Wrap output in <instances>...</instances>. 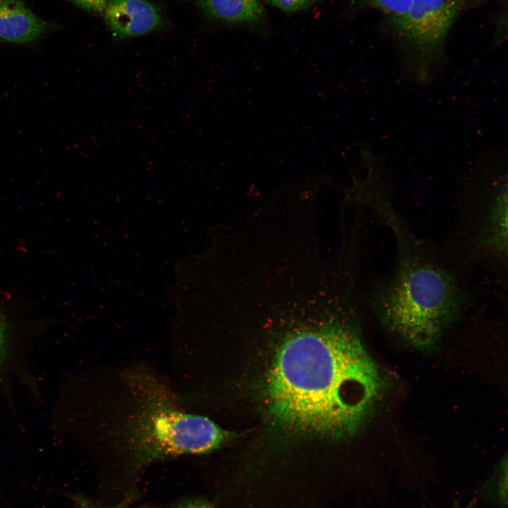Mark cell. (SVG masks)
I'll list each match as a JSON object with an SVG mask.
<instances>
[{
	"label": "cell",
	"mask_w": 508,
	"mask_h": 508,
	"mask_svg": "<svg viewBox=\"0 0 508 508\" xmlns=\"http://www.w3.org/2000/svg\"><path fill=\"white\" fill-rule=\"evenodd\" d=\"M296 323L268 371V414L288 431L335 439L358 433L380 406L386 379L336 300Z\"/></svg>",
	"instance_id": "cell-1"
},
{
	"label": "cell",
	"mask_w": 508,
	"mask_h": 508,
	"mask_svg": "<svg viewBox=\"0 0 508 508\" xmlns=\"http://www.w3.org/2000/svg\"><path fill=\"white\" fill-rule=\"evenodd\" d=\"M181 508H212V507L209 506L207 504H205L203 502H192L188 503Z\"/></svg>",
	"instance_id": "cell-14"
},
{
	"label": "cell",
	"mask_w": 508,
	"mask_h": 508,
	"mask_svg": "<svg viewBox=\"0 0 508 508\" xmlns=\"http://www.w3.org/2000/svg\"><path fill=\"white\" fill-rule=\"evenodd\" d=\"M372 299L386 327L423 350L439 341L463 305V294L447 271L409 256L401 258L394 275Z\"/></svg>",
	"instance_id": "cell-2"
},
{
	"label": "cell",
	"mask_w": 508,
	"mask_h": 508,
	"mask_svg": "<svg viewBox=\"0 0 508 508\" xmlns=\"http://www.w3.org/2000/svg\"><path fill=\"white\" fill-rule=\"evenodd\" d=\"M365 5L380 11L398 30L412 0H361Z\"/></svg>",
	"instance_id": "cell-9"
},
{
	"label": "cell",
	"mask_w": 508,
	"mask_h": 508,
	"mask_svg": "<svg viewBox=\"0 0 508 508\" xmlns=\"http://www.w3.org/2000/svg\"><path fill=\"white\" fill-rule=\"evenodd\" d=\"M210 16L229 23L248 24L259 21L265 9L259 0H199Z\"/></svg>",
	"instance_id": "cell-8"
},
{
	"label": "cell",
	"mask_w": 508,
	"mask_h": 508,
	"mask_svg": "<svg viewBox=\"0 0 508 508\" xmlns=\"http://www.w3.org/2000/svg\"><path fill=\"white\" fill-rule=\"evenodd\" d=\"M466 0H412L397 30L418 54L433 56L441 50Z\"/></svg>",
	"instance_id": "cell-4"
},
{
	"label": "cell",
	"mask_w": 508,
	"mask_h": 508,
	"mask_svg": "<svg viewBox=\"0 0 508 508\" xmlns=\"http://www.w3.org/2000/svg\"><path fill=\"white\" fill-rule=\"evenodd\" d=\"M53 29L36 16L23 0H0V41L31 43Z\"/></svg>",
	"instance_id": "cell-6"
},
{
	"label": "cell",
	"mask_w": 508,
	"mask_h": 508,
	"mask_svg": "<svg viewBox=\"0 0 508 508\" xmlns=\"http://www.w3.org/2000/svg\"><path fill=\"white\" fill-rule=\"evenodd\" d=\"M318 0H268L277 8L288 13L305 10Z\"/></svg>",
	"instance_id": "cell-11"
},
{
	"label": "cell",
	"mask_w": 508,
	"mask_h": 508,
	"mask_svg": "<svg viewBox=\"0 0 508 508\" xmlns=\"http://www.w3.org/2000/svg\"><path fill=\"white\" fill-rule=\"evenodd\" d=\"M6 346V326L2 318L0 316V365L5 359Z\"/></svg>",
	"instance_id": "cell-13"
},
{
	"label": "cell",
	"mask_w": 508,
	"mask_h": 508,
	"mask_svg": "<svg viewBox=\"0 0 508 508\" xmlns=\"http://www.w3.org/2000/svg\"><path fill=\"white\" fill-rule=\"evenodd\" d=\"M75 6L93 14H103L108 0H68Z\"/></svg>",
	"instance_id": "cell-12"
},
{
	"label": "cell",
	"mask_w": 508,
	"mask_h": 508,
	"mask_svg": "<svg viewBox=\"0 0 508 508\" xmlns=\"http://www.w3.org/2000/svg\"><path fill=\"white\" fill-rule=\"evenodd\" d=\"M103 15L111 34L119 40L147 34L163 24L160 10L148 0H108Z\"/></svg>",
	"instance_id": "cell-5"
},
{
	"label": "cell",
	"mask_w": 508,
	"mask_h": 508,
	"mask_svg": "<svg viewBox=\"0 0 508 508\" xmlns=\"http://www.w3.org/2000/svg\"><path fill=\"white\" fill-rule=\"evenodd\" d=\"M451 508H461L459 502H455Z\"/></svg>",
	"instance_id": "cell-15"
},
{
	"label": "cell",
	"mask_w": 508,
	"mask_h": 508,
	"mask_svg": "<svg viewBox=\"0 0 508 508\" xmlns=\"http://www.w3.org/2000/svg\"><path fill=\"white\" fill-rule=\"evenodd\" d=\"M494 480L492 485L497 501L504 508H506L507 504V458H504L500 463Z\"/></svg>",
	"instance_id": "cell-10"
},
{
	"label": "cell",
	"mask_w": 508,
	"mask_h": 508,
	"mask_svg": "<svg viewBox=\"0 0 508 508\" xmlns=\"http://www.w3.org/2000/svg\"><path fill=\"white\" fill-rule=\"evenodd\" d=\"M126 380L134 407L120 435L140 459L204 454L231 437L209 418L183 411L169 389L150 373L133 371Z\"/></svg>",
	"instance_id": "cell-3"
},
{
	"label": "cell",
	"mask_w": 508,
	"mask_h": 508,
	"mask_svg": "<svg viewBox=\"0 0 508 508\" xmlns=\"http://www.w3.org/2000/svg\"><path fill=\"white\" fill-rule=\"evenodd\" d=\"M481 222L480 246L488 254L503 258L507 253V192L506 179L497 183Z\"/></svg>",
	"instance_id": "cell-7"
}]
</instances>
